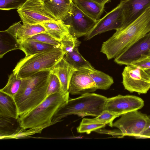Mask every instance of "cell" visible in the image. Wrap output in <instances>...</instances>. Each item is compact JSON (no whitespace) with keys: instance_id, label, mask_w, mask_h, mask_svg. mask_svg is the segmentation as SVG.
<instances>
[{"instance_id":"1","label":"cell","mask_w":150,"mask_h":150,"mask_svg":"<svg viewBox=\"0 0 150 150\" xmlns=\"http://www.w3.org/2000/svg\"><path fill=\"white\" fill-rule=\"evenodd\" d=\"M150 32V7L126 27L116 30L102 45L100 52L108 59L115 58Z\"/></svg>"},{"instance_id":"2","label":"cell","mask_w":150,"mask_h":150,"mask_svg":"<svg viewBox=\"0 0 150 150\" xmlns=\"http://www.w3.org/2000/svg\"><path fill=\"white\" fill-rule=\"evenodd\" d=\"M50 74V71H41L22 79L20 88L13 97L19 116L34 109L47 98Z\"/></svg>"},{"instance_id":"3","label":"cell","mask_w":150,"mask_h":150,"mask_svg":"<svg viewBox=\"0 0 150 150\" xmlns=\"http://www.w3.org/2000/svg\"><path fill=\"white\" fill-rule=\"evenodd\" d=\"M69 93H54L18 119L20 127L24 129H42L52 125L53 117L58 109L69 99Z\"/></svg>"},{"instance_id":"4","label":"cell","mask_w":150,"mask_h":150,"mask_svg":"<svg viewBox=\"0 0 150 150\" xmlns=\"http://www.w3.org/2000/svg\"><path fill=\"white\" fill-rule=\"evenodd\" d=\"M107 98L100 95L89 93L76 98L69 99L54 115L52 120V125L72 115L82 117L87 116H98L104 110Z\"/></svg>"},{"instance_id":"5","label":"cell","mask_w":150,"mask_h":150,"mask_svg":"<svg viewBox=\"0 0 150 150\" xmlns=\"http://www.w3.org/2000/svg\"><path fill=\"white\" fill-rule=\"evenodd\" d=\"M62 47H55L21 59L13 72L17 77H29L41 71H51L64 57Z\"/></svg>"},{"instance_id":"6","label":"cell","mask_w":150,"mask_h":150,"mask_svg":"<svg viewBox=\"0 0 150 150\" xmlns=\"http://www.w3.org/2000/svg\"><path fill=\"white\" fill-rule=\"evenodd\" d=\"M122 75L123 86L131 93L146 94L150 89V74L139 66L133 64L126 65Z\"/></svg>"},{"instance_id":"7","label":"cell","mask_w":150,"mask_h":150,"mask_svg":"<svg viewBox=\"0 0 150 150\" xmlns=\"http://www.w3.org/2000/svg\"><path fill=\"white\" fill-rule=\"evenodd\" d=\"M121 117L113 123L112 126L119 129L123 136L137 137L146 125L149 116L138 110L122 115Z\"/></svg>"},{"instance_id":"8","label":"cell","mask_w":150,"mask_h":150,"mask_svg":"<svg viewBox=\"0 0 150 150\" xmlns=\"http://www.w3.org/2000/svg\"><path fill=\"white\" fill-rule=\"evenodd\" d=\"M17 11L23 23L36 24L58 21L45 8L43 2L37 0H27Z\"/></svg>"},{"instance_id":"9","label":"cell","mask_w":150,"mask_h":150,"mask_svg":"<svg viewBox=\"0 0 150 150\" xmlns=\"http://www.w3.org/2000/svg\"><path fill=\"white\" fill-rule=\"evenodd\" d=\"M80 10L73 3L66 19L63 22L69 25L70 34L79 38L86 35L98 21Z\"/></svg>"},{"instance_id":"10","label":"cell","mask_w":150,"mask_h":150,"mask_svg":"<svg viewBox=\"0 0 150 150\" xmlns=\"http://www.w3.org/2000/svg\"><path fill=\"white\" fill-rule=\"evenodd\" d=\"M144 105V100L139 97L132 95H119L107 98L104 110L119 116L124 113L138 110Z\"/></svg>"},{"instance_id":"11","label":"cell","mask_w":150,"mask_h":150,"mask_svg":"<svg viewBox=\"0 0 150 150\" xmlns=\"http://www.w3.org/2000/svg\"><path fill=\"white\" fill-rule=\"evenodd\" d=\"M124 21L123 11L119 4L103 18L98 20L94 27L85 36V40H89L96 35L110 30H119L122 28Z\"/></svg>"},{"instance_id":"12","label":"cell","mask_w":150,"mask_h":150,"mask_svg":"<svg viewBox=\"0 0 150 150\" xmlns=\"http://www.w3.org/2000/svg\"><path fill=\"white\" fill-rule=\"evenodd\" d=\"M150 50V32L139 39L115 58L120 65H127L139 60Z\"/></svg>"},{"instance_id":"13","label":"cell","mask_w":150,"mask_h":150,"mask_svg":"<svg viewBox=\"0 0 150 150\" xmlns=\"http://www.w3.org/2000/svg\"><path fill=\"white\" fill-rule=\"evenodd\" d=\"M91 69L81 68L73 73L68 88L69 94L82 95L95 91L98 88L90 74Z\"/></svg>"},{"instance_id":"14","label":"cell","mask_w":150,"mask_h":150,"mask_svg":"<svg viewBox=\"0 0 150 150\" xmlns=\"http://www.w3.org/2000/svg\"><path fill=\"white\" fill-rule=\"evenodd\" d=\"M120 4L124 16L122 29L137 19L150 7V0H121Z\"/></svg>"},{"instance_id":"15","label":"cell","mask_w":150,"mask_h":150,"mask_svg":"<svg viewBox=\"0 0 150 150\" xmlns=\"http://www.w3.org/2000/svg\"><path fill=\"white\" fill-rule=\"evenodd\" d=\"M21 21L16 23L7 29L0 32V57L8 52L19 49L21 48L20 42L17 39V32L21 24Z\"/></svg>"},{"instance_id":"16","label":"cell","mask_w":150,"mask_h":150,"mask_svg":"<svg viewBox=\"0 0 150 150\" xmlns=\"http://www.w3.org/2000/svg\"><path fill=\"white\" fill-rule=\"evenodd\" d=\"M45 8L57 20L64 21L67 17L72 0H43Z\"/></svg>"},{"instance_id":"17","label":"cell","mask_w":150,"mask_h":150,"mask_svg":"<svg viewBox=\"0 0 150 150\" xmlns=\"http://www.w3.org/2000/svg\"><path fill=\"white\" fill-rule=\"evenodd\" d=\"M76 70L63 57L50 71L51 73L56 75L59 79L63 91L65 93H69L68 88L70 80Z\"/></svg>"},{"instance_id":"18","label":"cell","mask_w":150,"mask_h":150,"mask_svg":"<svg viewBox=\"0 0 150 150\" xmlns=\"http://www.w3.org/2000/svg\"><path fill=\"white\" fill-rule=\"evenodd\" d=\"M73 3L83 13L95 20H98L102 13L104 6L92 0H72Z\"/></svg>"},{"instance_id":"19","label":"cell","mask_w":150,"mask_h":150,"mask_svg":"<svg viewBox=\"0 0 150 150\" xmlns=\"http://www.w3.org/2000/svg\"><path fill=\"white\" fill-rule=\"evenodd\" d=\"M40 24L46 29L45 33L58 41H60L65 35L70 33L69 25L61 20L47 21Z\"/></svg>"},{"instance_id":"20","label":"cell","mask_w":150,"mask_h":150,"mask_svg":"<svg viewBox=\"0 0 150 150\" xmlns=\"http://www.w3.org/2000/svg\"><path fill=\"white\" fill-rule=\"evenodd\" d=\"M0 115L18 119V107L13 97L0 91Z\"/></svg>"},{"instance_id":"21","label":"cell","mask_w":150,"mask_h":150,"mask_svg":"<svg viewBox=\"0 0 150 150\" xmlns=\"http://www.w3.org/2000/svg\"><path fill=\"white\" fill-rule=\"evenodd\" d=\"M21 49L25 53V57H28L51 49L55 47L53 45L27 39L21 40L18 39Z\"/></svg>"},{"instance_id":"22","label":"cell","mask_w":150,"mask_h":150,"mask_svg":"<svg viewBox=\"0 0 150 150\" xmlns=\"http://www.w3.org/2000/svg\"><path fill=\"white\" fill-rule=\"evenodd\" d=\"M64 57L67 62L76 69L86 68L92 70L94 69L80 54L78 48H75L72 51L67 53Z\"/></svg>"},{"instance_id":"23","label":"cell","mask_w":150,"mask_h":150,"mask_svg":"<svg viewBox=\"0 0 150 150\" xmlns=\"http://www.w3.org/2000/svg\"><path fill=\"white\" fill-rule=\"evenodd\" d=\"M46 29L40 23L30 24L23 23L21 24L17 32V37L23 40L38 34L44 32Z\"/></svg>"},{"instance_id":"24","label":"cell","mask_w":150,"mask_h":150,"mask_svg":"<svg viewBox=\"0 0 150 150\" xmlns=\"http://www.w3.org/2000/svg\"><path fill=\"white\" fill-rule=\"evenodd\" d=\"M90 74L98 89H108L114 83L112 77L95 69L91 70Z\"/></svg>"},{"instance_id":"25","label":"cell","mask_w":150,"mask_h":150,"mask_svg":"<svg viewBox=\"0 0 150 150\" xmlns=\"http://www.w3.org/2000/svg\"><path fill=\"white\" fill-rule=\"evenodd\" d=\"M22 81V79L17 77L16 74L13 72L8 76L7 83L0 91L13 97L20 88Z\"/></svg>"},{"instance_id":"26","label":"cell","mask_w":150,"mask_h":150,"mask_svg":"<svg viewBox=\"0 0 150 150\" xmlns=\"http://www.w3.org/2000/svg\"><path fill=\"white\" fill-rule=\"evenodd\" d=\"M18 119L0 115V138L3 139L6 137L13 134L16 130L13 129L15 122Z\"/></svg>"},{"instance_id":"27","label":"cell","mask_w":150,"mask_h":150,"mask_svg":"<svg viewBox=\"0 0 150 150\" xmlns=\"http://www.w3.org/2000/svg\"><path fill=\"white\" fill-rule=\"evenodd\" d=\"M105 125L104 124L94 122L90 118H83L77 128V131L78 133L86 132L89 134L92 131H96L104 127Z\"/></svg>"},{"instance_id":"28","label":"cell","mask_w":150,"mask_h":150,"mask_svg":"<svg viewBox=\"0 0 150 150\" xmlns=\"http://www.w3.org/2000/svg\"><path fill=\"white\" fill-rule=\"evenodd\" d=\"M60 41L62 47L65 54L75 48H78L81 43L78 38L70 33L65 35Z\"/></svg>"},{"instance_id":"29","label":"cell","mask_w":150,"mask_h":150,"mask_svg":"<svg viewBox=\"0 0 150 150\" xmlns=\"http://www.w3.org/2000/svg\"><path fill=\"white\" fill-rule=\"evenodd\" d=\"M62 92L64 93L59 79L56 75L51 72L47 90V96L54 93Z\"/></svg>"},{"instance_id":"30","label":"cell","mask_w":150,"mask_h":150,"mask_svg":"<svg viewBox=\"0 0 150 150\" xmlns=\"http://www.w3.org/2000/svg\"><path fill=\"white\" fill-rule=\"evenodd\" d=\"M28 39L50 44L56 47H61L60 41L54 39L45 32L38 34Z\"/></svg>"},{"instance_id":"31","label":"cell","mask_w":150,"mask_h":150,"mask_svg":"<svg viewBox=\"0 0 150 150\" xmlns=\"http://www.w3.org/2000/svg\"><path fill=\"white\" fill-rule=\"evenodd\" d=\"M119 117L109 111L104 110L100 115L91 120L96 123L108 124L110 126L112 127L113 121Z\"/></svg>"},{"instance_id":"32","label":"cell","mask_w":150,"mask_h":150,"mask_svg":"<svg viewBox=\"0 0 150 150\" xmlns=\"http://www.w3.org/2000/svg\"><path fill=\"white\" fill-rule=\"evenodd\" d=\"M27 0H0V9L9 10L18 9Z\"/></svg>"},{"instance_id":"33","label":"cell","mask_w":150,"mask_h":150,"mask_svg":"<svg viewBox=\"0 0 150 150\" xmlns=\"http://www.w3.org/2000/svg\"><path fill=\"white\" fill-rule=\"evenodd\" d=\"M138 138H150V116H149L145 127Z\"/></svg>"},{"instance_id":"34","label":"cell","mask_w":150,"mask_h":150,"mask_svg":"<svg viewBox=\"0 0 150 150\" xmlns=\"http://www.w3.org/2000/svg\"><path fill=\"white\" fill-rule=\"evenodd\" d=\"M133 64L139 66L144 70L150 69V59H146L133 63Z\"/></svg>"},{"instance_id":"35","label":"cell","mask_w":150,"mask_h":150,"mask_svg":"<svg viewBox=\"0 0 150 150\" xmlns=\"http://www.w3.org/2000/svg\"><path fill=\"white\" fill-rule=\"evenodd\" d=\"M100 5L104 6L105 4L110 0H92Z\"/></svg>"},{"instance_id":"36","label":"cell","mask_w":150,"mask_h":150,"mask_svg":"<svg viewBox=\"0 0 150 150\" xmlns=\"http://www.w3.org/2000/svg\"><path fill=\"white\" fill-rule=\"evenodd\" d=\"M146 59H150V50L146 55L143 57L138 61Z\"/></svg>"},{"instance_id":"37","label":"cell","mask_w":150,"mask_h":150,"mask_svg":"<svg viewBox=\"0 0 150 150\" xmlns=\"http://www.w3.org/2000/svg\"><path fill=\"white\" fill-rule=\"evenodd\" d=\"M145 71L148 73L150 74V69L146 70Z\"/></svg>"},{"instance_id":"38","label":"cell","mask_w":150,"mask_h":150,"mask_svg":"<svg viewBox=\"0 0 150 150\" xmlns=\"http://www.w3.org/2000/svg\"><path fill=\"white\" fill-rule=\"evenodd\" d=\"M37 0L41 1L42 2H43V0Z\"/></svg>"}]
</instances>
